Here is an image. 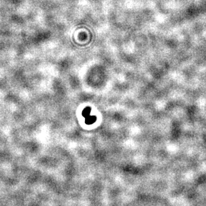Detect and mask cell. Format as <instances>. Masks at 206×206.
Wrapping results in <instances>:
<instances>
[{"label": "cell", "instance_id": "1", "mask_svg": "<svg viewBox=\"0 0 206 206\" xmlns=\"http://www.w3.org/2000/svg\"><path fill=\"white\" fill-rule=\"evenodd\" d=\"M96 117L95 116H88V117H87L86 118V123L88 124V125H90V124H92L93 123L96 121Z\"/></svg>", "mask_w": 206, "mask_h": 206}, {"label": "cell", "instance_id": "2", "mask_svg": "<svg viewBox=\"0 0 206 206\" xmlns=\"http://www.w3.org/2000/svg\"><path fill=\"white\" fill-rule=\"evenodd\" d=\"M90 107H87V108H86V109L84 110V111H83V115L85 116V117L87 118L88 117V116H90Z\"/></svg>", "mask_w": 206, "mask_h": 206}]
</instances>
